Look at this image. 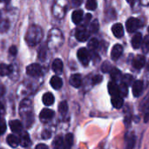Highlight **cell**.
Here are the masks:
<instances>
[{
    "mask_svg": "<svg viewBox=\"0 0 149 149\" xmlns=\"http://www.w3.org/2000/svg\"><path fill=\"white\" fill-rule=\"evenodd\" d=\"M108 93L112 97L120 96L119 95V86L115 82H110L108 84Z\"/></svg>",
    "mask_w": 149,
    "mask_h": 149,
    "instance_id": "17",
    "label": "cell"
},
{
    "mask_svg": "<svg viewBox=\"0 0 149 149\" xmlns=\"http://www.w3.org/2000/svg\"><path fill=\"white\" fill-rule=\"evenodd\" d=\"M99 28H100V24H99L98 20L97 19L93 20L90 24V31L93 33H95L99 31Z\"/></svg>",
    "mask_w": 149,
    "mask_h": 149,
    "instance_id": "31",
    "label": "cell"
},
{
    "mask_svg": "<svg viewBox=\"0 0 149 149\" xmlns=\"http://www.w3.org/2000/svg\"><path fill=\"white\" fill-rule=\"evenodd\" d=\"M19 144L23 147V148H27L31 145V139L30 136L28 134V133H23L22 135L20 136V140H19Z\"/></svg>",
    "mask_w": 149,
    "mask_h": 149,
    "instance_id": "18",
    "label": "cell"
},
{
    "mask_svg": "<svg viewBox=\"0 0 149 149\" xmlns=\"http://www.w3.org/2000/svg\"><path fill=\"white\" fill-rule=\"evenodd\" d=\"M78 58L79 60L81 62L82 65H87L89 64V61H90V53L88 52V50L86 48H80L79 51H78Z\"/></svg>",
    "mask_w": 149,
    "mask_h": 149,
    "instance_id": "2",
    "label": "cell"
},
{
    "mask_svg": "<svg viewBox=\"0 0 149 149\" xmlns=\"http://www.w3.org/2000/svg\"><path fill=\"white\" fill-rule=\"evenodd\" d=\"M6 131V123L3 119H0V134H4Z\"/></svg>",
    "mask_w": 149,
    "mask_h": 149,
    "instance_id": "37",
    "label": "cell"
},
{
    "mask_svg": "<svg viewBox=\"0 0 149 149\" xmlns=\"http://www.w3.org/2000/svg\"><path fill=\"white\" fill-rule=\"evenodd\" d=\"M142 43V36L140 32H137L134 35L132 38V45L134 49H138L141 47Z\"/></svg>",
    "mask_w": 149,
    "mask_h": 149,
    "instance_id": "14",
    "label": "cell"
},
{
    "mask_svg": "<svg viewBox=\"0 0 149 149\" xmlns=\"http://www.w3.org/2000/svg\"><path fill=\"white\" fill-rule=\"evenodd\" d=\"M128 3H133V2H134V0H127Z\"/></svg>",
    "mask_w": 149,
    "mask_h": 149,
    "instance_id": "48",
    "label": "cell"
},
{
    "mask_svg": "<svg viewBox=\"0 0 149 149\" xmlns=\"http://www.w3.org/2000/svg\"><path fill=\"white\" fill-rule=\"evenodd\" d=\"M9 127L10 128V130L15 133V134H19L21 133L22 129H23V126H22V123L21 121L19 120H10L9 122Z\"/></svg>",
    "mask_w": 149,
    "mask_h": 149,
    "instance_id": "10",
    "label": "cell"
},
{
    "mask_svg": "<svg viewBox=\"0 0 149 149\" xmlns=\"http://www.w3.org/2000/svg\"><path fill=\"white\" fill-rule=\"evenodd\" d=\"M12 72V66L10 65L5 64H0V75L1 76H6L10 74Z\"/></svg>",
    "mask_w": 149,
    "mask_h": 149,
    "instance_id": "22",
    "label": "cell"
},
{
    "mask_svg": "<svg viewBox=\"0 0 149 149\" xmlns=\"http://www.w3.org/2000/svg\"><path fill=\"white\" fill-rule=\"evenodd\" d=\"M0 17H1V12H0Z\"/></svg>",
    "mask_w": 149,
    "mask_h": 149,
    "instance_id": "50",
    "label": "cell"
},
{
    "mask_svg": "<svg viewBox=\"0 0 149 149\" xmlns=\"http://www.w3.org/2000/svg\"><path fill=\"white\" fill-rule=\"evenodd\" d=\"M63 67H64V65H63V62L61 59L59 58H56L53 63H52V71L54 72H56L57 74H60L63 71Z\"/></svg>",
    "mask_w": 149,
    "mask_h": 149,
    "instance_id": "13",
    "label": "cell"
},
{
    "mask_svg": "<svg viewBox=\"0 0 149 149\" xmlns=\"http://www.w3.org/2000/svg\"><path fill=\"white\" fill-rule=\"evenodd\" d=\"M72 22L75 24H79L82 21V19H83V11L81 10H74L72 12Z\"/></svg>",
    "mask_w": 149,
    "mask_h": 149,
    "instance_id": "15",
    "label": "cell"
},
{
    "mask_svg": "<svg viewBox=\"0 0 149 149\" xmlns=\"http://www.w3.org/2000/svg\"><path fill=\"white\" fill-rule=\"evenodd\" d=\"M147 71L149 72V62L148 63V65H147Z\"/></svg>",
    "mask_w": 149,
    "mask_h": 149,
    "instance_id": "47",
    "label": "cell"
},
{
    "mask_svg": "<svg viewBox=\"0 0 149 149\" xmlns=\"http://www.w3.org/2000/svg\"><path fill=\"white\" fill-rule=\"evenodd\" d=\"M149 120V106L148 107V109L146 111V114H145V121L148 122Z\"/></svg>",
    "mask_w": 149,
    "mask_h": 149,
    "instance_id": "43",
    "label": "cell"
},
{
    "mask_svg": "<svg viewBox=\"0 0 149 149\" xmlns=\"http://www.w3.org/2000/svg\"><path fill=\"white\" fill-rule=\"evenodd\" d=\"M9 52H10V55L15 56V55L17 54V52L16 46H10V50H9Z\"/></svg>",
    "mask_w": 149,
    "mask_h": 149,
    "instance_id": "40",
    "label": "cell"
},
{
    "mask_svg": "<svg viewBox=\"0 0 149 149\" xmlns=\"http://www.w3.org/2000/svg\"><path fill=\"white\" fill-rule=\"evenodd\" d=\"M146 64V58L143 55L136 56L133 60V65L136 69H141Z\"/></svg>",
    "mask_w": 149,
    "mask_h": 149,
    "instance_id": "9",
    "label": "cell"
},
{
    "mask_svg": "<svg viewBox=\"0 0 149 149\" xmlns=\"http://www.w3.org/2000/svg\"><path fill=\"white\" fill-rule=\"evenodd\" d=\"M7 142L11 148H17L19 145V139L14 134H10L7 137Z\"/></svg>",
    "mask_w": 149,
    "mask_h": 149,
    "instance_id": "24",
    "label": "cell"
},
{
    "mask_svg": "<svg viewBox=\"0 0 149 149\" xmlns=\"http://www.w3.org/2000/svg\"><path fill=\"white\" fill-rule=\"evenodd\" d=\"M26 72L28 75L31 77H38L40 76L42 73V68L38 64H31L27 66Z\"/></svg>",
    "mask_w": 149,
    "mask_h": 149,
    "instance_id": "4",
    "label": "cell"
},
{
    "mask_svg": "<svg viewBox=\"0 0 149 149\" xmlns=\"http://www.w3.org/2000/svg\"><path fill=\"white\" fill-rule=\"evenodd\" d=\"M135 142V136L133 133L127 134L126 136V148L133 149Z\"/></svg>",
    "mask_w": 149,
    "mask_h": 149,
    "instance_id": "19",
    "label": "cell"
},
{
    "mask_svg": "<svg viewBox=\"0 0 149 149\" xmlns=\"http://www.w3.org/2000/svg\"><path fill=\"white\" fill-rule=\"evenodd\" d=\"M73 144V135L72 134H67L64 139V148L63 149H71Z\"/></svg>",
    "mask_w": 149,
    "mask_h": 149,
    "instance_id": "21",
    "label": "cell"
},
{
    "mask_svg": "<svg viewBox=\"0 0 149 149\" xmlns=\"http://www.w3.org/2000/svg\"><path fill=\"white\" fill-rule=\"evenodd\" d=\"M141 26V22L139 19L135 18V17H130L127 19V23H126V27L128 32L133 33L134 31H136V30L138 28H140Z\"/></svg>",
    "mask_w": 149,
    "mask_h": 149,
    "instance_id": "3",
    "label": "cell"
},
{
    "mask_svg": "<svg viewBox=\"0 0 149 149\" xmlns=\"http://www.w3.org/2000/svg\"><path fill=\"white\" fill-rule=\"evenodd\" d=\"M123 104H124V101H123L122 97H120V96L112 97V105L116 109H120L123 107Z\"/></svg>",
    "mask_w": 149,
    "mask_h": 149,
    "instance_id": "20",
    "label": "cell"
},
{
    "mask_svg": "<svg viewBox=\"0 0 149 149\" xmlns=\"http://www.w3.org/2000/svg\"><path fill=\"white\" fill-rule=\"evenodd\" d=\"M110 75H111L112 79H113L114 81L121 79V78H122L121 72L119 69H117V68H113L111 70V72H110Z\"/></svg>",
    "mask_w": 149,
    "mask_h": 149,
    "instance_id": "26",
    "label": "cell"
},
{
    "mask_svg": "<svg viewBox=\"0 0 149 149\" xmlns=\"http://www.w3.org/2000/svg\"><path fill=\"white\" fill-rule=\"evenodd\" d=\"M142 50L144 52H149V36L145 37V38L143 39L142 43Z\"/></svg>",
    "mask_w": 149,
    "mask_h": 149,
    "instance_id": "34",
    "label": "cell"
},
{
    "mask_svg": "<svg viewBox=\"0 0 149 149\" xmlns=\"http://www.w3.org/2000/svg\"><path fill=\"white\" fill-rule=\"evenodd\" d=\"M121 79H122V83L125 84V85H127V86H128L129 85H131L132 82H133V77H132L131 75H129V74L124 75V76L121 78Z\"/></svg>",
    "mask_w": 149,
    "mask_h": 149,
    "instance_id": "33",
    "label": "cell"
},
{
    "mask_svg": "<svg viewBox=\"0 0 149 149\" xmlns=\"http://www.w3.org/2000/svg\"><path fill=\"white\" fill-rule=\"evenodd\" d=\"M143 86H144V85L141 80H136L133 84L132 90H133V93L135 97H139L141 95L142 91H143Z\"/></svg>",
    "mask_w": 149,
    "mask_h": 149,
    "instance_id": "7",
    "label": "cell"
},
{
    "mask_svg": "<svg viewBox=\"0 0 149 149\" xmlns=\"http://www.w3.org/2000/svg\"><path fill=\"white\" fill-rule=\"evenodd\" d=\"M43 103L47 107L52 106L54 103V96L51 93H45L43 96Z\"/></svg>",
    "mask_w": 149,
    "mask_h": 149,
    "instance_id": "23",
    "label": "cell"
},
{
    "mask_svg": "<svg viewBox=\"0 0 149 149\" xmlns=\"http://www.w3.org/2000/svg\"><path fill=\"white\" fill-rule=\"evenodd\" d=\"M72 4L77 7V6H79L82 3L83 0H72Z\"/></svg>",
    "mask_w": 149,
    "mask_h": 149,
    "instance_id": "41",
    "label": "cell"
},
{
    "mask_svg": "<svg viewBox=\"0 0 149 149\" xmlns=\"http://www.w3.org/2000/svg\"><path fill=\"white\" fill-rule=\"evenodd\" d=\"M101 81H102V77H101L100 75H96V76H94V77L93 78V83L94 85L99 84V83H100Z\"/></svg>",
    "mask_w": 149,
    "mask_h": 149,
    "instance_id": "38",
    "label": "cell"
},
{
    "mask_svg": "<svg viewBox=\"0 0 149 149\" xmlns=\"http://www.w3.org/2000/svg\"><path fill=\"white\" fill-rule=\"evenodd\" d=\"M70 85L75 88H79L80 87L81 84H82V79L81 76L79 74H73L70 77Z\"/></svg>",
    "mask_w": 149,
    "mask_h": 149,
    "instance_id": "12",
    "label": "cell"
},
{
    "mask_svg": "<svg viewBox=\"0 0 149 149\" xmlns=\"http://www.w3.org/2000/svg\"><path fill=\"white\" fill-rule=\"evenodd\" d=\"M1 149H2V148H1Z\"/></svg>",
    "mask_w": 149,
    "mask_h": 149,
    "instance_id": "52",
    "label": "cell"
},
{
    "mask_svg": "<svg viewBox=\"0 0 149 149\" xmlns=\"http://www.w3.org/2000/svg\"><path fill=\"white\" fill-rule=\"evenodd\" d=\"M92 18V15L91 14H87L86 16V22H89L90 21V19Z\"/></svg>",
    "mask_w": 149,
    "mask_h": 149,
    "instance_id": "46",
    "label": "cell"
},
{
    "mask_svg": "<svg viewBox=\"0 0 149 149\" xmlns=\"http://www.w3.org/2000/svg\"><path fill=\"white\" fill-rule=\"evenodd\" d=\"M9 29V23L6 20H3L2 22H0V31L1 32H4Z\"/></svg>",
    "mask_w": 149,
    "mask_h": 149,
    "instance_id": "36",
    "label": "cell"
},
{
    "mask_svg": "<svg viewBox=\"0 0 149 149\" xmlns=\"http://www.w3.org/2000/svg\"><path fill=\"white\" fill-rule=\"evenodd\" d=\"M52 147L54 149H63L64 148V139L62 136H58L53 143H52Z\"/></svg>",
    "mask_w": 149,
    "mask_h": 149,
    "instance_id": "25",
    "label": "cell"
},
{
    "mask_svg": "<svg viewBox=\"0 0 149 149\" xmlns=\"http://www.w3.org/2000/svg\"><path fill=\"white\" fill-rule=\"evenodd\" d=\"M3 1H4V0H0V2H3Z\"/></svg>",
    "mask_w": 149,
    "mask_h": 149,
    "instance_id": "49",
    "label": "cell"
},
{
    "mask_svg": "<svg viewBox=\"0 0 149 149\" xmlns=\"http://www.w3.org/2000/svg\"><path fill=\"white\" fill-rule=\"evenodd\" d=\"M68 111V104L66 101H62L59 105H58V112L61 114H65Z\"/></svg>",
    "mask_w": 149,
    "mask_h": 149,
    "instance_id": "28",
    "label": "cell"
},
{
    "mask_svg": "<svg viewBox=\"0 0 149 149\" xmlns=\"http://www.w3.org/2000/svg\"><path fill=\"white\" fill-rule=\"evenodd\" d=\"M75 37H76L78 41H79V42H86L88 39V38H89V34H88L87 31L84 27H81V28H79L76 31Z\"/></svg>",
    "mask_w": 149,
    "mask_h": 149,
    "instance_id": "5",
    "label": "cell"
},
{
    "mask_svg": "<svg viewBox=\"0 0 149 149\" xmlns=\"http://www.w3.org/2000/svg\"><path fill=\"white\" fill-rule=\"evenodd\" d=\"M43 38V31L38 25L31 26L26 34H25V41L30 46H34L38 44Z\"/></svg>",
    "mask_w": 149,
    "mask_h": 149,
    "instance_id": "1",
    "label": "cell"
},
{
    "mask_svg": "<svg viewBox=\"0 0 149 149\" xmlns=\"http://www.w3.org/2000/svg\"><path fill=\"white\" fill-rule=\"evenodd\" d=\"M112 65L108 62V61H105L102 65H101V71L105 73H107V72H110L111 70H112Z\"/></svg>",
    "mask_w": 149,
    "mask_h": 149,
    "instance_id": "32",
    "label": "cell"
},
{
    "mask_svg": "<svg viewBox=\"0 0 149 149\" xmlns=\"http://www.w3.org/2000/svg\"><path fill=\"white\" fill-rule=\"evenodd\" d=\"M148 32H149V26H148Z\"/></svg>",
    "mask_w": 149,
    "mask_h": 149,
    "instance_id": "51",
    "label": "cell"
},
{
    "mask_svg": "<svg viewBox=\"0 0 149 149\" xmlns=\"http://www.w3.org/2000/svg\"><path fill=\"white\" fill-rule=\"evenodd\" d=\"M99 46V41L97 38H92L89 42H88V48L91 51H94L98 48Z\"/></svg>",
    "mask_w": 149,
    "mask_h": 149,
    "instance_id": "29",
    "label": "cell"
},
{
    "mask_svg": "<svg viewBox=\"0 0 149 149\" xmlns=\"http://www.w3.org/2000/svg\"><path fill=\"white\" fill-rule=\"evenodd\" d=\"M3 111H4V109H3V106L0 103V119L2 118V115H3Z\"/></svg>",
    "mask_w": 149,
    "mask_h": 149,
    "instance_id": "45",
    "label": "cell"
},
{
    "mask_svg": "<svg viewBox=\"0 0 149 149\" xmlns=\"http://www.w3.org/2000/svg\"><path fill=\"white\" fill-rule=\"evenodd\" d=\"M4 92H5V89H4V87H3V86H0V97L3 95Z\"/></svg>",
    "mask_w": 149,
    "mask_h": 149,
    "instance_id": "44",
    "label": "cell"
},
{
    "mask_svg": "<svg viewBox=\"0 0 149 149\" xmlns=\"http://www.w3.org/2000/svg\"><path fill=\"white\" fill-rule=\"evenodd\" d=\"M50 84L51 86H52V88L58 90V89H60L63 86V81L62 79L58 77V76H53L52 79H51V81H50Z\"/></svg>",
    "mask_w": 149,
    "mask_h": 149,
    "instance_id": "16",
    "label": "cell"
},
{
    "mask_svg": "<svg viewBox=\"0 0 149 149\" xmlns=\"http://www.w3.org/2000/svg\"><path fill=\"white\" fill-rule=\"evenodd\" d=\"M131 118H132V113H131V112L129 111V109L127 108V110L125 112V119H124V120H125V124L127 126L128 124H130V122H131Z\"/></svg>",
    "mask_w": 149,
    "mask_h": 149,
    "instance_id": "35",
    "label": "cell"
},
{
    "mask_svg": "<svg viewBox=\"0 0 149 149\" xmlns=\"http://www.w3.org/2000/svg\"><path fill=\"white\" fill-rule=\"evenodd\" d=\"M86 7L89 10H94L97 8V0H87Z\"/></svg>",
    "mask_w": 149,
    "mask_h": 149,
    "instance_id": "30",
    "label": "cell"
},
{
    "mask_svg": "<svg viewBox=\"0 0 149 149\" xmlns=\"http://www.w3.org/2000/svg\"><path fill=\"white\" fill-rule=\"evenodd\" d=\"M123 52V47L120 45H115L111 52V58L113 60H117Z\"/></svg>",
    "mask_w": 149,
    "mask_h": 149,
    "instance_id": "8",
    "label": "cell"
},
{
    "mask_svg": "<svg viewBox=\"0 0 149 149\" xmlns=\"http://www.w3.org/2000/svg\"><path fill=\"white\" fill-rule=\"evenodd\" d=\"M51 137V132L48 131V130H45L43 133H42V138L44 140H47Z\"/></svg>",
    "mask_w": 149,
    "mask_h": 149,
    "instance_id": "39",
    "label": "cell"
},
{
    "mask_svg": "<svg viewBox=\"0 0 149 149\" xmlns=\"http://www.w3.org/2000/svg\"><path fill=\"white\" fill-rule=\"evenodd\" d=\"M127 93H128V86L121 83L120 86H119V95L123 98L127 95Z\"/></svg>",
    "mask_w": 149,
    "mask_h": 149,
    "instance_id": "27",
    "label": "cell"
},
{
    "mask_svg": "<svg viewBox=\"0 0 149 149\" xmlns=\"http://www.w3.org/2000/svg\"><path fill=\"white\" fill-rule=\"evenodd\" d=\"M36 149H48V147L45 144H38L36 147Z\"/></svg>",
    "mask_w": 149,
    "mask_h": 149,
    "instance_id": "42",
    "label": "cell"
},
{
    "mask_svg": "<svg viewBox=\"0 0 149 149\" xmlns=\"http://www.w3.org/2000/svg\"><path fill=\"white\" fill-rule=\"evenodd\" d=\"M112 31H113V34L116 38H118L123 37V35H124V28H123L122 24H120V23L115 24L113 25V27H112Z\"/></svg>",
    "mask_w": 149,
    "mask_h": 149,
    "instance_id": "11",
    "label": "cell"
},
{
    "mask_svg": "<svg viewBox=\"0 0 149 149\" xmlns=\"http://www.w3.org/2000/svg\"><path fill=\"white\" fill-rule=\"evenodd\" d=\"M54 116V112L51 109H43L39 114V119L41 121L43 122H46V121H49L50 120H52Z\"/></svg>",
    "mask_w": 149,
    "mask_h": 149,
    "instance_id": "6",
    "label": "cell"
}]
</instances>
